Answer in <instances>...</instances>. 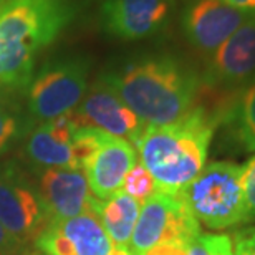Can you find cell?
I'll return each mask as SVG.
<instances>
[{
  "instance_id": "9c48e42d",
  "label": "cell",
  "mask_w": 255,
  "mask_h": 255,
  "mask_svg": "<svg viewBox=\"0 0 255 255\" xmlns=\"http://www.w3.org/2000/svg\"><path fill=\"white\" fill-rule=\"evenodd\" d=\"M176 8V0H103L100 23L121 40H141L161 32Z\"/></svg>"
},
{
  "instance_id": "ffe728a7",
  "label": "cell",
  "mask_w": 255,
  "mask_h": 255,
  "mask_svg": "<svg viewBox=\"0 0 255 255\" xmlns=\"http://www.w3.org/2000/svg\"><path fill=\"white\" fill-rule=\"evenodd\" d=\"M236 255H255V226L241 227L232 236Z\"/></svg>"
},
{
  "instance_id": "7c38bea8",
  "label": "cell",
  "mask_w": 255,
  "mask_h": 255,
  "mask_svg": "<svg viewBox=\"0 0 255 255\" xmlns=\"http://www.w3.org/2000/svg\"><path fill=\"white\" fill-rule=\"evenodd\" d=\"M40 199L50 219H71L81 214L98 216L96 199L81 169H48L40 181Z\"/></svg>"
},
{
  "instance_id": "7a4b0ae2",
  "label": "cell",
  "mask_w": 255,
  "mask_h": 255,
  "mask_svg": "<svg viewBox=\"0 0 255 255\" xmlns=\"http://www.w3.org/2000/svg\"><path fill=\"white\" fill-rule=\"evenodd\" d=\"M217 126L212 111L199 103L176 123L142 128L132 146L154 179L156 191L179 194L204 169Z\"/></svg>"
},
{
  "instance_id": "5b68a950",
  "label": "cell",
  "mask_w": 255,
  "mask_h": 255,
  "mask_svg": "<svg viewBox=\"0 0 255 255\" xmlns=\"http://www.w3.org/2000/svg\"><path fill=\"white\" fill-rule=\"evenodd\" d=\"M201 234V224L186 209L179 194L156 191L142 202L128 249L132 255H144L161 242L187 246Z\"/></svg>"
},
{
  "instance_id": "8fae6325",
  "label": "cell",
  "mask_w": 255,
  "mask_h": 255,
  "mask_svg": "<svg viewBox=\"0 0 255 255\" xmlns=\"http://www.w3.org/2000/svg\"><path fill=\"white\" fill-rule=\"evenodd\" d=\"M136 164V149L128 139L101 131L98 146L83 171L91 192L100 201H108L123 189L129 169Z\"/></svg>"
},
{
  "instance_id": "6da1fadb",
  "label": "cell",
  "mask_w": 255,
  "mask_h": 255,
  "mask_svg": "<svg viewBox=\"0 0 255 255\" xmlns=\"http://www.w3.org/2000/svg\"><path fill=\"white\" fill-rule=\"evenodd\" d=\"M103 80L146 126L176 123L202 95L201 76L167 55L136 58Z\"/></svg>"
},
{
  "instance_id": "2e32d148",
  "label": "cell",
  "mask_w": 255,
  "mask_h": 255,
  "mask_svg": "<svg viewBox=\"0 0 255 255\" xmlns=\"http://www.w3.org/2000/svg\"><path fill=\"white\" fill-rule=\"evenodd\" d=\"M55 229L71 244L75 255H113L116 251L95 214H81L71 219H50Z\"/></svg>"
},
{
  "instance_id": "4316f807",
  "label": "cell",
  "mask_w": 255,
  "mask_h": 255,
  "mask_svg": "<svg viewBox=\"0 0 255 255\" xmlns=\"http://www.w3.org/2000/svg\"><path fill=\"white\" fill-rule=\"evenodd\" d=\"M113 255H132V254L129 252V249H116Z\"/></svg>"
},
{
  "instance_id": "d6986e66",
  "label": "cell",
  "mask_w": 255,
  "mask_h": 255,
  "mask_svg": "<svg viewBox=\"0 0 255 255\" xmlns=\"http://www.w3.org/2000/svg\"><path fill=\"white\" fill-rule=\"evenodd\" d=\"M242 187L246 199V222H255V154L244 164Z\"/></svg>"
},
{
  "instance_id": "cb8c5ba5",
  "label": "cell",
  "mask_w": 255,
  "mask_h": 255,
  "mask_svg": "<svg viewBox=\"0 0 255 255\" xmlns=\"http://www.w3.org/2000/svg\"><path fill=\"white\" fill-rule=\"evenodd\" d=\"M18 239L13 237L2 224H0V251H12L18 246Z\"/></svg>"
},
{
  "instance_id": "8992f818",
  "label": "cell",
  "mask_w": 255,
  "mask_h": 255,
  "mask_svg": "<svg viewBox=\"0 0 255 255\" xmlns=\"http://www.w3.org/2000/svg\"><path fill=\"white\" fill-rule=\"evenodd\" d=\"M28 86L30 113L35 120L48 123L81 103L88 86V62L78 57L52 62Z\"/></svg>"
},
{
  "instance_id": "83f0119b",
  "label": "cell",
  "mask_w": 255,
  "mask_h": 255,
  "mask_svg": "<svg viewBox=\"0 0 255 255\" xmlns=\"http://www.w3.org/2000/svg\"><path fill=\"white\" fill-rule=\"evenodd\" d=\"M10 2V0H0V13L3 12V8L7 7V3Z\"/></svg>"
},
{
  "instance_id": "44dd1931",
  "label": "cell",
  "mask_w": 255,
  "mask_h": 255,
  "mask_svg": "<svg viewBox=\"0 0 255 255\" xmlns=\"http://www.w3.org/2000/svg\"><path fill=\"white\" fill-rule=\"evenodd\" d=\"M201 237L211 255H236L232 237L227 234H202Z\"/></svg>"
},
{
  "instance_id": "603a6c76",
  "label": "cell",
  "mask_w": 255,
  "mask_h": 255,
  "mask_svg": "<svg viewBox=\"0 0 255 255\" xmlns=\"http://www.w3.org/2000/svg\"><path fill=\"white\" fill-rule=\"evenodd\" d=\"M144 255H187V249L182 244L176 242H161L147 251Z\"/></svg>"
},
{
  "instance_id": "d4e9b609",
  "label": "cell",
  "mask_w": 255,
  "mask_h": 255,
  "mask_svg": "<svg viewBox=\"0 0 255 255\" xmlns=\"http://www.w3.org/2000/svg\"><path fill=\"white\" fill-rule=\"evenodd\" d=\"M202 236V234H201ZM199 236L196 237L194 241H191L189 244L186 246L187 249V255H211L207 251V247L204 246V242H202V237Z\"/></svg>"
},
{
  "instance_id": "3957f363",
  "label": "cell",
  "mask_w": 255,
  "mask_h": 255,
  "mask_svg": "<svg viewBox=\"0 0 255 255\" xmlns=\"http://www.w3.org/2000/svg\"><path fill=\"white\" fill-rule=\"evenodd\" d=\"M76 7V0H10L0 13V85L27 88L38 52L68 27Z\"/></svg>"
},
{
  "instance_id": "4fadbf2b",
  "label": "cell",
  "mask_w": 255,
  "mask_h": 255,
  "mask_svg": "<svg viewBox=\"0 0 255 255\" xmlns=\"http://www.w3.org/2000/svg\"><path fill=\"white\" fill-rule=\"evenodd\" d=\"M50 222L40 196L27 189L10 171H0V224L17 237L37 239Z\"/></svg>"
},
{
  "instance_id": "ac0fdd59",
  "label": "cell",
  "mask_w": 255,
  "mask_h": 255,
  "mask_svg": "<svg viewBox=\"0 0 255 255\" xmlns=\"http://www.w3.org/2000/svg\"><path fill=\"white\" fill-rule=\"evenodd\" d=\"M123 191L128 196L136 199L139 204L146 202L156 192V182L149 174V171L142 166L141 161H136V164L126 174L123 182Z\"/></svg>"
},
{
  "instance_id": "52a82bcc",
  "label": "cell",
  "mask_w": 255,
  "mask_h": 255,
  "mask_svg": "<svg viewBox=\"0 0 255 255\" xmlns=\"http://www.w3.org/2000/svg\"><path fill=\"white\" fill-rule=\"evenodd\" d=\"M201 80L216 100L231 98L255 80V13L209 55Z\"/></svg>"
},
{
  "instance_id": "30bf717a",
  "label": "cell",
  "mask_w": 255,
  "mask_h": 255,
  "mask_svg": "<svg viewBox=\"0 0 255 255\" xmlns=\"http://www.w3.org/2000/svg\"><path fill=\"white\" fill-rule=\"evenodd\" d=\"M73 111L80 126L98 128L108 134L128 139L131 144L146 126L103 78L85 93L81 105Z\"/></svg>"
},
{
  "instance_id": "5bb4252c",
  "label": "cell",
  "mask_w": 255,
  "mask_h": 255,
  "mask_svg": "<svg viewBox=\"0 0 255 255\" xmlns=\"http://www.w3.org/2000/svg\"><path fill=\"white\" fill-rule=\"evenodd\" d=\"M75 129L63 118L48 121L38 126L27 141V156L35 164L76 169L73 157Z\"/></svg>"
},
{
  "instance_id": "f1b7e54d",
  "label": "cell",
  "mask_w": 255,
  "mask_h": 255,
  "mask_svg": "<svg viewBox=\"0 0 255 255\" xmlns=\"http://www.w3.org/2000/svg\"><path fill=\"white\" fill-rule=\"evenodd\" d=\"M27 255H40L38 252H35V254H27Z\"/></svg>"
},
{
  "instance_id": "7402d4cb",
  "label": "cell",
  "mask_w": 255,
  "mask_h": 255,
  "mask_svg": "<svg viewBox=\"0 0 255 255\" xmlns=\"http://www.w3.org/2000/svg\"><path fill=\"white\" fill-rule=\"evenodd\" d=\"M18 121L15 115L10 111L7 106L0 103V151H3L12 141V137L17 134Z\"/></svg>"
},
{
  "instance_id": "e0dca14e",
  "label": "cell",
  "mask_w": 255,
  "mask_h": 255,
  "mask_svg": "<svg viewBox=\"0 0 255 255\" xmlns=\"http://www.w3.org/2000/svg\"><path fill=\"white\" fill-rule=\"evenodd\" d=\"M141 204L121 189L108 201L100 202L98 217L116 249H128L137 222Z\"/></svg>"
},
{
  "instance_id": "277c9868",
  "label": "cell",
  "mask_w": 255,
  "mask_h": 255,
  "mask_svg": "<svg viewBox=\"0 0 255 255\" xmlns=\"http://www.w3.org/2000/svg\"><path fill=\"white\" fill-rule=\"evenodd\" d=\"M242 172L244 166L236 162H211L179 192L181 201L197 222L209 229L241 226L246 222Z\"/></svg>"
},
{
  "instance_id": "484cf974",
  "label": "cell",
  "mask_w": 255,
  "mask_h": 255,
  "mask_svg": "<svg viewBox=\"0 0 255 255\" xmlns=\"http://www.w3.org/2000/svg\"><path fill=\"white\" fill-rule=\"evenodd\" d=\"M222 2L232 5L239 10H244V12L255 13V0H222Z\"/></svg>"
},
{
  "instance_id": "9a60e30c",
  "label": "cell",
  "mask_w": 255,
  "mask_h": 255,
  "mask_svg": "<svg viewBox=\"0 0 255 255\" xmlns=\"http://www.w3.org/2000/svg\"><path fill=\"white\" fill-rule=\"evenodd\" d=\"M217 120L241 151H255V80L217 106Z\"/></svg>"
},
{
  "instance_id": "ba28073f",
  "label": "cell",
  "mask_w": 255,
  "mask_h": 255,
  "mask_svg": "<svg viewBox=\"0 0 255 255\" xmlns=\"http://www.w3.org/2000/svg\"><path fill=\"white\" fill-rule=\"evenodd\" d=\"M251 15L222 0H189L182 10L181 27L187 42L209 57Z\"/></svg>"
}]
</instances>
